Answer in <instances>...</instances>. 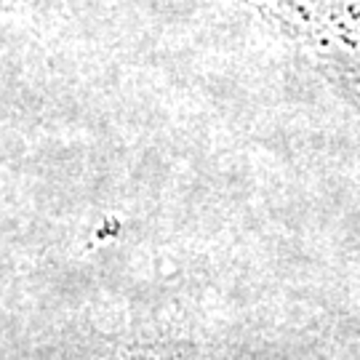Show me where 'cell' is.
<instances>
[{
    "mask_svg": "<svg viewBox=\"0 0 360 360\" xmlns=\"http://www.w3.org/2000/svg\"><path fill=\"white\" fill-rule=\"evenodd\" d=\"M321 65L360 80V0H248Z\"/></svg>",
    "mask_w": 360,
    "mask_h": 360,
    "instance_id": "obj_1",
    "label": "cell"
}]
</instances>
